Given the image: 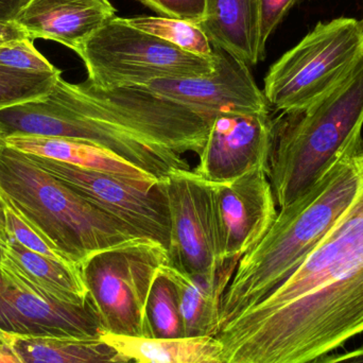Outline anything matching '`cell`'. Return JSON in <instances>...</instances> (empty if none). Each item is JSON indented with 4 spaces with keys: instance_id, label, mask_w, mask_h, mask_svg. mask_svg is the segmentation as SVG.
Returning a JSON list of instances; mask_svg holds the SVG:
<instances>
[{
    "instance_id": "1",
    "label": "cell",
    "mask_w": 363,
    "mask_h": 363,
    "mask_svg": "<svg viewBox=\"0 0 363 363\" xmlns=\"http://www.w3.org/2000/svg\"><path fill=\"white\" fill-rule=\"evenodd\" d=\"M355 196L321 242L264 300L218 333L223 363H307L363 333V140Z\"/></svg>"
},
{
    "instance_id": "2",
    "label": "cell",
    "mask_w": 363,
    "mask_h": 363,
    "mask_svg": "<svg viewBox=\"0 0 363 363\" xmlns=\"http://www.w3.org/2000/svg\"><path fill=\"white\" fill-rule=\"evenodd\" d=\"M215 118L142 86L102 89L62 77L44 97L0 110V135L72 138L97 145L162 180L190 169Z\"/></svg>"
},
{
    "instance_id": "3",
    "label": "cell",
    "mask_w": 363,
    "mask_h": 363,
    "mask_svg": "<svg viewBox=\"0 0 363 363\" xmlns=\"http://www.w3.org/2000/svg\"><path fill=\"white\" fill-rule=\"evenodd\" d=\"M353 140L307 194L281 208L264 238L237 264L220 309V330L281 285L321 242L349 207L358 187Z\"/></svg>"
},
{
    "instance_id": "4",
    "label": "cell",
    "mask_w": 363,
    "mask_h": 363,
    "mask_svg": "<svg viewBox=\"0 0 363 363\" xmlns=\"http://www.w3.org/2000/svg\"><path fill=\"white\" fill-rule=\"evenodd\" d=\"M0 194L64 259L79 268L100 252L144 239L38 167L25 153L4 144Z\"/></svg>"
},
{
    "instance_id": "5",
    "label": "cell",
    "mask_w": 363,
    "mask_h": 363,
    "mask_svg": "<svg viewBox=\"0 0 363 363\" xmlns=\"http://www.w3.org/2000/svg\"><path fill=\"white\" fill-rule=\"evenodd\" d=\"M363 127V61L347 80L304 110L274 121L269 181L281 208L309 191Z\"/></svg>"
},
{
    "instance_id": "6",
    "label": "cell",
    "mask_w": 363,
    "mask_h": 363,
    "mask_svg": "<svg viewBox=\"0 0 363 363\" xmlns=\"http://www.w3.org/2000/svg\"><path fill=\"white\" fill-rule=\"evenodd\" d=\"M363 61V19L320 21L264 77V94L281 113L304 110L332 93Z\"/></svg>"
},
{
    "instance_id": "7",
    "label": "cell",
    "mask_w": 363,
    "mask_h": 363,
    "mask_svg": "<svg viewBox=\"0 0 363 363\" xmlns=\"http://www.w3.org/2000/svg\"><path fill=\"white\" fill-rule=\"evenodd\" d=\"M77 55L86 67L87 82L102 89L205 76L215 67L213 59L187 52L117 16L87 38Z\"/></svg>"
},
{
    "instance_id": "8",
    "label": "cell",
    "mask_w": 363,
    "mask_h": 363,
    "mask_svg": "<svg viewBox=\"0 0 363 363\" xmlns=\"http://www.w3.org/2000/svg\"><path fill=\"white\" fill-rule=\"evenodd\" d=\"M168 262L165 247L143 239L100 252L81 266L104 333L152 339L147 301L157 272Z\"/></svg>"
},
{
    "instance_id": "9",
    "label": "cell",
    "mask_w": 363,
    "mask_h": 363,
    "mask_svg": "<svg viewBox=\"0 0 363 363\" xmlns=\"http://www.w3.org/2000/svg\"><path fill=\"white\" fill-rule=\"evenodd\" d=\"M26 155L85 200L135 230L142 238L159 243L169 251L172 223L162 180L153 187L145 188L101 172Z\"/></svg>"
},
{
    "instance_id": "10",
    "label": "cell",
    "mask_w": 363,
    "mask_h": 363,
    "mask_svg": "<svg viewBox=\"0 0 363 363\" xmlns=\"http://www.w3.org/2000/svg\"><path fill=\"white\" fill-rule=\"evenodd\" d=\"M0 332L40 338H100L104 326L91 298H55L0 262Z\"/></svg>"
},
{
    "instance_id": "11",
    "label": "cell",
    "mask_w": 363,
    "mask_h": 363,
    "mask_svg": "<svg viewBox=\"0 0 363 363\" xmlns=\"http://www.w3.org/2000/svg\"><path fill=\"white\" fill-rule=\"evenodd\" d=\"M162 182L172 223L168 266L189 275L215 274L225 262L219 255L211 184L190 169Z\"/></svg>"
},
{
    "instance_id": "12",
    "label": "cell",
    "mask_w": 363,
    "mask_h": 363,
    "mask_svg": "<svg viewBox=\"0 0 363 363\" xmlns=\"http://www.w3.org/2000/svg\"><path fill=\"white\" fill-rule=\"evenodd\" d=\"M213 72L194 78L167 79L143 85L147 91L216 118L223 115L270 114L264 91L250 66L213 46Z\"/></svg>"
},
{
    "instance_id": "13",
    "label": "cell",
    "mask_w": 363,
    "mask_h": 363,
    "mask_svg": "<svg viewBox=\"0 0 363 363\" xmlns=\"http://www.w3.org/2000/svg\"><path fill=\"white\" fill-rule=\"evenodd\" d=\"M211 184L220 258L240 260L277 216L268 174L259 168L228 183Z\"/></svg>"
},
{
    "instance_id": "14",
    "label": "cell",
    "mask_w": 363,
    "mask_h": 363,
    "mask_svg": "<svg viewBox=\"0 0 363 363\" xmlns=\"http://www.w3.org/2000/svg\"><path fill=\"white\" fill-rule=\"evenodd\" d=\"M273 129L270 114L216 117L194 172L213 184L228 183L259 168L268 172Z\"/></svg>"
},
{
    "instance_id": "15",
    "label": "cell",
    "mask_w": 363,
    "mask_h": 363,
    "mask_svg": "<svg viewBox=\"0 0 363 363\" xmlns=\"http://www.w3.org/2000/svg\"><path fill=\"white\" fill-rule=\"evenodd\" d=\"M116 17L110 0H29L14 21L28 38L53 40L77 51Z\"/></svg>"
},
{
    "instance_id": "16",
    "label": "cell",
    "mask_w": 363,
    "mask_h": 363,
    "mask_svg": "<svg viewBox=\"0 0 363 363\" xmlns=\"http://www.w3.org/2000/svg\"><path fill=\"white\" fill-rule=\"evenodd\" d=\"M6 148L68 164L81 169L101 172L145 188L157 185L159 179L132 165L106 149L84 140L45 136H10L2 140Z\"/></svg>"
},
{
    "instance_id": "17",
    "label": "cell",
    "mask_w": 363,
    "mask_h": 363,
    "mask_svg": "<svg viewBox=\"0 0 363 363\" xmlns=\"http://www.w3.org/2000/svg\"><path fill=\"white\" fill-rule=\"evenodd\" d=\"M239 259H228L213 275H189L163 266L176 288L184 337H216L220 332L222 296Z\"/></svg>"
},
{
    "instance_id": "18",
    "label": "cell",
    "mask_w": 363,
    "mask_h": 363,
    "mask_svg": "<svg viewBox=\"0 0 363 363\" xmlns=\"http://www.w3.org/2000/svg\"><path fill=\"white\" fill-rule=\"evenodd\" d=\"M213 47L223 49L247 65L262 62L258 51V0H206L198 23Z\"/></svg>"
},
{
    "instance_id": "19",
    "label": "cell",
    "mask_w": 363,
    "mask_h": 363,
    "mask_svg": "<svg viewBox=\"0 0 363 363\" xmlns=\"http://www.w3.org/2000/svg\"><path fill=\"white\" fill-rule=\"evenodd\" d=\"M0 262L60 300L74 304H83L89 300L81 268L29 251L9 234Z\"/></svg>"
},
{
    "instance_id": "20",
    "label": "cell",
    "mask_w": 363,
    "mask_h": 363,
    "mask_svg": "<svg viewBox=\"0 0 363 363\" xmlns=\"http://www.w3.org/2000/svg\"><path fill=\"white\" fill-rule=\"evenodd\" d=\"M2 333V332H1ZM23 363H138L100 338H40L2 333Z\"/></svg>"
},
{
    "instance_id": "21",
    "label": "cell",
    "mask_w": 363,
    "mask_h": 363,
    "mask_svg": "<svg viewBox=\"0 0 363 363\" xmlns=\"http://www.w3.org/2000/svg\"><path fill=\"white\" fill-rule=\"evenodd\" d=\"M101 339L138 363H223V347L217 337L147 339L104 333Z\"/></svg>"
},
{
    "instance_id": "22",
    "label": "cell",
    "mask_w": 363,
    "mask_h": 363,
    "mask_svg": "<svg viewBox=\"0 0 363 363\" xmlns=\"http://www.w3.org/2000/svg\"><path fill=\"white\" fill-rule=\"evenodd\" d=\"M146 315L152 339L184 337L176 288L163 267L153 281L147 301Z\"/></svg>"
},
{
    "instance_id": "23",
    "label": "cell",
    "mask_w": 363,
    "mask_h": 363,
    "mask_svg": "<svg viewBox=\"0 0 363 363\" xmlns=\"http://www.w3.org/2000/svg\"><path fill=\"white\" fill-rule=\"evenodd\" d=\"M125 21L187 52L213 59V45L196 23L164 16H138Z\"/></svg>"
},
{
    "instance_id": "24",
    "label": "cell",
    "mask_w": 363,
    "mask_h": 363,
    "mask_svg": "<svg viewBox=\"0 0 363 363\" xmlns=\"http://www.w3.org/2000/svg\"><path fill=\"white\" fill-rule=\"evenodd\" d=\"M62 77L53 74H27L0 66V110L44 97Z\"/></svg>"
},
{
    "instance_id": "25",
    "label": "cell",
    "mask_w": 363,
    "mask_h": 363,
    "mask_svg": "<svg viewBox=\"0 0 363 363\" xmlns=\"http://www.w3.org/2000/svg\"><path fill=\"white\" fill-rule=\"evenodd\" d=\"M0 66L27 74H53L59 72L29 38L0 46Z\"/></svg>"
},
{
    "instance_id": "26",
    "label": "cell",
    "mask_w": 363,
    "mask_h": 363,
    "mask_svg": "<svg viewBox=\"0 0 363 363\" xmlns=\"http://www.w3.org/2000/svg\"><path fill=\"white\" fill-rule=\"evenodd\" d=\"M6 223L8 234L15 240L18 241L26 249L51 259L68 262L62 257L61 254L49 242L46 237L43 236L27 220L21 217L16 211H13L6 204Z\"/></svg>"
},
{
    "instance_id": "27",
    "label": "cell",
    "mask_w": 363,
    "mask_h": 363,
    "mask_svg": "<svg viewBox=\"0 0 363 363\" xmlns=\"http://www.w3.org/2000/svg\"><path fill=\"white\" fill-rule=\"evenodd\" d=\"M304 0H258V51L266 57L267 44L290 11Z\"/></svg>"
},
{
    "instance_id": "28",
    "label": "cell",
    "mask_w": 363,
    "mask_h": 363,
    "mask_svg": "<svg viewBox=\"0 0 363 363\" xmlns=\"http://www.w3.org/2000/svg\"><path fill=\"white\" fill-rule=\"evenodd\" d=\"M157 14L196 23L203 21L206 0H138Z\"/></svg>"
},
{
    "instance_id": "29",
    "label": "cell",
    "mask_w": 363,
    "mask_h": 363,
    "mask_svg": "<svg viewBox=\"0 0 363 363\" xmlns=\"http://www.w3.org/2000/svg\"><path fill=\"white\" fill-rule=\"evenodd\" d=\"M307 363H363V345L353 351L326 354Z\"/></svg>"
},
{
    "instance_id": "30",
    "label": "cell",
    "mask_w": 363,
    "mask_h": 363,
    "mask_svg": "<svg viewBox=\"0 0 363 363\" xmlns=\"http://www.w3.org/2000/svg\"><path fill=\"white\" fill-rule=\"evenodd\" d=\"M28 38L21 26L14 21H0V46Z\"/></svg>"
},
{
    "instance_id": "31",
    "label": "cell",
    "mask_w": 363,
    "mask_h": 363,
    "mask_svg": "<svg viewBox=\"0 0 363 363\" xmlns=\"http://www.w3.org/2000/svg\"><path fill=\"white\" fill-rule=\"evenodd\" d=\"M29 0H0V21H14Z\"/></svg>"
},
{
    "instance_id": "32",
    "label": "cell",
    "mask_w": 363,
    "mask_h": 363,
    "mask_svg": "<svg viewBox=\"0 0 363 363\" xmlns=\"http://www.w3.org/2000/svg\"><path fill=\"white\" fill-rule=\"evenodd\" d=\"M6 243H8V230H6V204L0 194V260L4 258Z\"/></svg>"
},
{
    "instance_id": "33",
    "label": "cell",
    "mask_w": 363,
    "mask_h": 363,
    "mask_svg": "<svg viewBox=\"0 0 363 363\" xmlns=\"http://www.w3.org/2000/svg\"><path fill=\"white\" fill-rule=\"evenodd\" d=\"M0 363H23L17 358V356L13 353L12 350L6 345H0Z\"/></svg>"
},
{
    "instance_id": "34",
    "label": "cell",
    "mask_w": 363,
    "mask_h": 363,
    "mask_svg": "<svg viewBox=\"0 0 363 363\" xmlns=\"http://www.w3.org/2000/svg\"><path fill=\"white\" fill-rule=\"evenodd\" d=\"M1 148H2V138H1V135H0V150H1Z\"/></svg>"
}]
</instances>
